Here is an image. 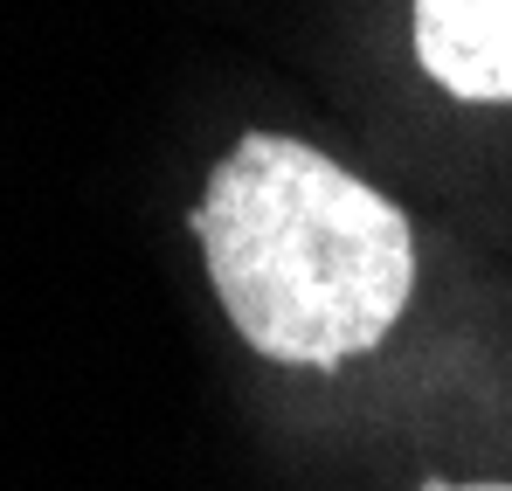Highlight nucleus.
<instances>
[{"label":"nucleus","mask_w":512,"mask_h":491,"mask_svg":"<svg viewBox=\"0 0 512 491\" xmlns=\"http://www.w3.org/2000/svg\"><path fill=\"white\" fill-rule=\"evenodd\" d=\"M423 491H512V485H423Z\"/></svg>","instance_id":"3"},{"label":"nucleus","mask_w":512,"mask_h":491,"mask_svg":"<svg viewBox=\"0 0 512 491\" xmlns=\"http://www.w3.org/2000/svg\"><path fill=\"white\" fill-rule=\"evenodd\" d=\"M194 236L222 312L284 367H340L367 353L416 284L402 208L277 132L236 139V153L208 173Z\"/></svg>","instance_id":"1"},{"label":"nucleus","mask_w":512,"mask_h":491,"mask_svg":"<svg viewBox=\"0 0 512 491\" xmlns=\"http://www.w3.org/2000/svg\"><path fill=\"white\" fill-rule=\"evenodd\" d=\"M416 56L457 97H512V0H416Z\"/></svg>","instance_id":"2"}]
</instances>
